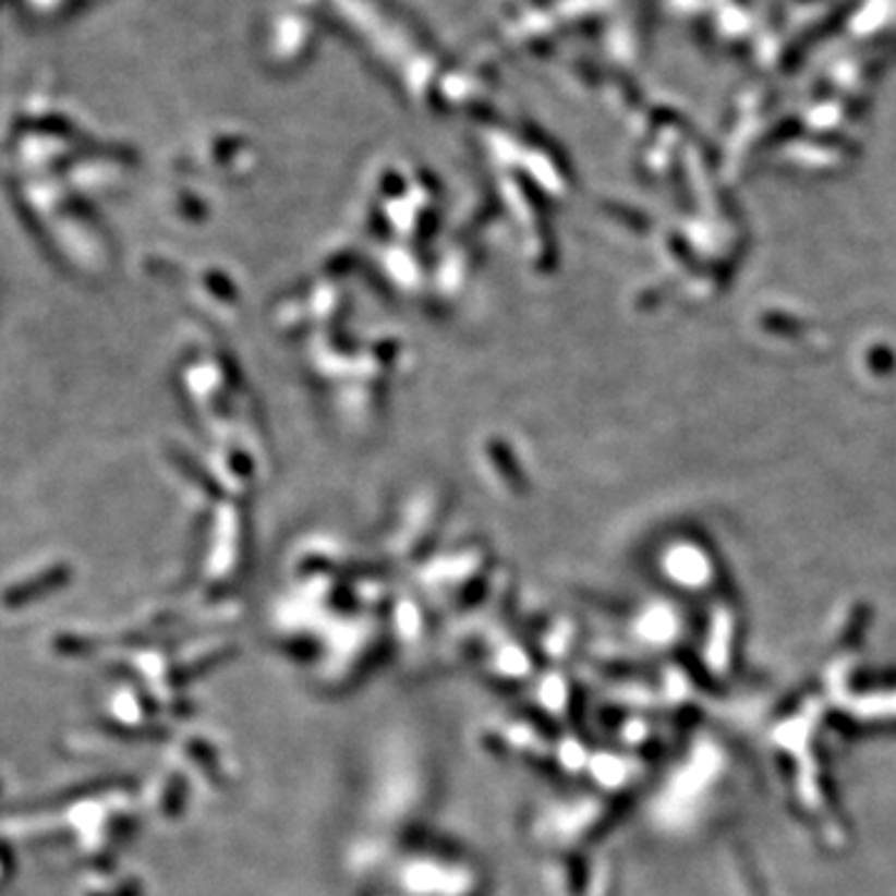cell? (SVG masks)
<instances>
[{
    "label": "cell",
    "mask_w": 896,
    "mask_h": 896,
    "mask_svg": "<svg viewBox=\"0 0 896 896\" xmlns=\"http://www.w3.org/2000/svg\"><path fill=\"white\" fill-rule=\"evenodd\" d=\"M0 867H3L8 874H11V872H13V869H15V859H13V851H11V849H8L5 845H0Z\"/></svg>",
    "instance_id": "6da1fadb"
},
{
    "label": "cell",
    "mask_w": 896,
    "mask_h": 896,
    "mask_svg": "<svg viewBox=\"0 0 896 896\" xmlns=\"http://www.w3.org/2000/svg\"><path fill=\"white\" fill-rule=\"evenodd\" d=\"M0 792H3V785H0Z\"/></svg>",
    "instance_id": "7a4b0ae2"
}]
</instances>
